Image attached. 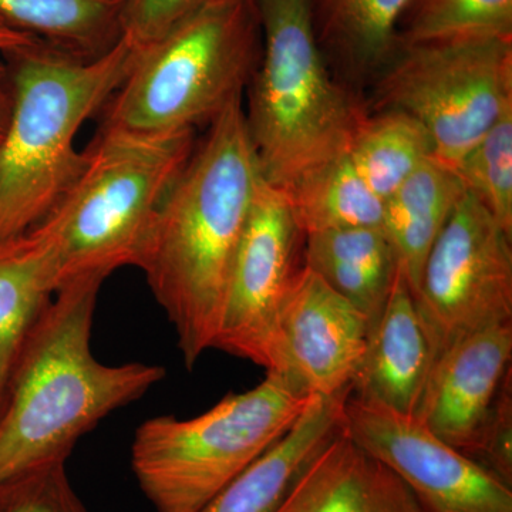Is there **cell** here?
<instances>
[{
	"label": "cell",
	"mask_w": 512,
	"mask_h": 512,
	"mask_svg": "<svg viewBox=\"0 0 512 512\" xmlns=\"http://www.w3.org/2000/svg\"><path fill=\"white\" fill-rule=\"evenodd\" d=\"M468 456L512 487V370L505 376L476 446Z\"/></svg>",
	"instance_id": "obj_28"
},
{
	"label": "cell",
	"mask_w": 512,
	"mask_h": 512,
	"mask_svg": "<svg viewBox=\"0 0 512 512\" xmlns=\"http://www.w3.org/2000/svg\"><path fill=\"white\" fill-rule=\"evenodd\" d=\"M214 0H123L121 36L143 49Z\"/></svg>",
	"instance_id": "obj_27"
},
{
	"label": "cell",
	"mask_w": 512,
	"mask_h": 512,
	"mask_svg": "<svg viewBox=\"0 0 512 512\" xmlns=\"http://www.w3.org/2000/svg\"><path fill=\"white\" fill-rule=\"evenodd\" d=\"M13 90L10 70L0 60V141L8 130L10 116H12Z\"/></svg>",
	"instance_id": "obj_30"
},
{
	"label": "cell",
	"mask_w": 512,
	"mask_h": 512,
	"mask_svg": "<svg viewBox=\"0 0 512 512\" xmlns=\"http://www.w3.org/2000/svg\"><path fill=\"white\" fill-rule=\"evenodd\" d=\"M305 265L370 322L389 299L399 261L382 227L332 229L305 235Z\"/></svg>",
	"instance_id": "obj_18"
},
{
	"label": "cell",
	"mask_w": 512,
	"mask_h": 512,
	"mask_svg": "<svg viewBox=\"0 0 512 512\" xmlns=\"http://www.w3.org/2000/svg\"><path fill=\"white\" fill-rule=\"evenodd\" d=\"M433 363L412 289L399 266L383 312L370 328L350 396L414 416Z\"/></svg>",
	"instance_id": "obj_14"
},
{
	"label": "cell",
	"mask_w": 512,
	"mask_h": 512,
	"mask_svg": "<svg viewBox=\"0 0 512 512\" xmlns=\"http://www.w3.org/2000/svg\"><path fill=\"white\" fill-rule=\"evenodd\" d=\"M369 333V319L305 268L276 318L268 372L309 397L350 392Z\"/></svg>",
	"instance_id": "obj_12"
},
{
	"label": "cell",
	"mask_w": 512,
	"mask_h": 512,
	"mask_svg": "<svg viewBox=\"0 0 512 512\" xmlns=\"http://www.w3.org/2000/svg\"><path fill=\"white\" fill-rule=\"evenodd\" d=\"M346 154L367 187L386 201L433 158V141L426 128L403 111H367Z\"/></svg>",
	"instance_id": "obj_22"
},
{
	"label": "cell",
	"mask_w": 512,
	"mask_h": 512,
	"mask_svg": "<svg viewBox=\"0 0 512 512\" xmlns=\"http://www.w3.org/2000/svg\"><path fill=\"white\" fill-rule=\"evenodd\" d=\"M412 0H315L320 46L345 82L372 84L399 46V28Z\"/></svg>",
	"instance_id": "obj_20"
},
{
	"label": "cell",
	"mask_w": 512,
	"mask_h": 512,
	"mask_svg": "<svg viewBox=\"0 0 512 512\" xmlns=\"http://www.w3.org/2000/svg\"><path fill=\"white\" fill-rule=\"evenodd\" d=\"M414 301L434 362L457 340L512 322V235L471 192L431 248Z\"/></svg>",
	"instance_id": "obj_9"
},
{
	"label": "cell",
	"mask_w": 512,
	"mask_h": 512,
	"mask_svg": "<svg viewBox=\"0 0 512 512\" xmlns=\"http://www.w3.org/2000/svg\"><path fill=\"white\" fill-rule=\"evenodd\" d=\"M312 397L268 372L192 419L160 416L138 427L131 468L157 512H197L282 439Z\"/></svg>",
	"instance_id": "obj_7"
},
{
	"label": "cell",
	"mask_w": 512,
	"mask_h": 512,
	"mask_svg": "<svg viewBox=\"0 0 512 512\" xmlns=\"http://www.w3.org/2000/svg\"><path fill=\"white\" fill-rule=\"evenodd\" d=\"M348 396L312 397L295 426L197 512H274L306 464L342 430Z\"/></svg>",
	"instance_id": "obj_16"
},
{
	"label": "cell",
	"mask_w": 512,
	"mask_h": 512,
	"mask_svg": "<svg viewBox=\"0 0 512 512\" xmlns=\"http://www.w3.org/2000/svg\"><path fill=\"white\" fill-rule=\"evenodd\" d=\"M512 39V0H412L399 43Z\"/></svg>",
	"instance_id": "obj_24"
},
{
	"label": "cell",
	"mask_w": 512,
	"mask_h": 512,
	"mask_svg": "<svg viewBox=\"0 0 512 512\" xmlns=\"http://www.w3.org/2000/svg\"><path fill=\"white\" fill-rule=\"evenodd\" d=\"M456 173L466 190L512 235V109L468 151Z\"/></svg>",
	"instance_id": "obj_25"
},
{
	"label": "cell",
	"mask_w": 512,
	"mask_h": 512,
	"mask_svg": "<svg viewBox=\"0 0 512 512\" xmlns=\"http://www.w3.org/2000/svg\"><path fill=\"white\" fill-rule=\"evenodd\" d=\"M305 268V234L288 197L262 178L235 255L212 349L268 372L276 318Z\"/></svg>",
	"instance_id": "obj_10"
},
{
	"label": "cell",
	"mask_w": 512,
	"mask_h": 512,
	"mask_svg": "<svg viewBox=\"0 0 512 512\" xmlns=\"http://www.w3.org/2000/svg\"><path fill=\"white\" fill-rule=\"evenodd\" d=\"M511 360L512 322L457 340L431 366L414 417L468 456L512 370Z\"/></svg>",
	"instance_id": "obj_13"
},
{
	"label": "cell",
	"mask_w": 512,
	"mask_h": 512,
	"mask_svg": "<svg viewBox=\"0 0 512 512\" xmlns=\"http://www.w3.org/2000/svg\"><path fill=\"white\" fill-rule=\"evenodd\" d=\"M285 194L305 235L383 224L384 201L367 187L348 154L316 168Z\"/></svg>",
	"instance_id": "obj_23"
},
{
	"label": "cell",
	"mask_w": 512,
	"mask_h": 512,
	"mask_svg": "<svg viewBox=\"0 0 512 512\" xmlns=\"http://www.w3.org/2000/svg\"><path fill=\"white\" fill-rule=\"evenodd\" d=\"M261 50L254 0H214L137 50L103 128L147 138L194 133L242 96Z\"/></svg>",
	"instance_id": "obj_6"
},
{
	"label": "cell",
	"mask_w": 512,
	"mask_h": 512,
	"mask_svg": "<svg viewBox=\"0 0 512 512\" xmlns=\"http://www.w3.org/2000/svg\"><path fill=\"white\" fill-rule=\"evenodd\" d=\"M262 50L245 120L265 183L288 190L348 153L367 114L320 46L315 0H254Z\"/></svg>",
	"instance_id": "obj_4"
},
{
	"label": "cell",
	"mask_w": 512,
	"mask_h": 512,
	"mask_svg": "<svg viewBox=\"0 0 512 512\" xmlns=\"http://www.w3.org/2000/svg\"><path fill=\"white\" fill-rule=\"evenodd\" d=\"M367 111L399 110L426 128L433 158L456 170L512 109V39L399 43Z\"/></svg>",
	"instance_id": "obj_8"
},
{
	"label": "cell",
	"mask_w": 512,
	"mask_h": 512,
	"mask_svg": "<svg viewBox=\"0 0 512 512\" xmlns=\"http://www.w3.org/2000/svg\"><path fill=\"white\" fill-rule=\"evenodd\" d=\"M342 431L393 471L426 512H512V487L414 416L346 397Z\"/></svg>",
	"instance_id": "obj_11"
},
{
	"label": "cell",
	"mask_w": 512,
	"mask_h": 512,
	"mask_svg": "<svg viewBox=\"0 0 512 512\" xmlns=\"http://www.w3.org/2000/svg\"><path fill=\"white\" fill-rule=\"evenodd\" d=\"M466 192L456 170L429 158L384 201L382 228L413 295L431 248Z\"/></svg>",
	"instance_id": "obj_19"
},
{
	"label": "cell",
	"mask_w": 512,
	"mask_h": 512,
	"mask_svg": "<svg viewBox=\"0 0 512 512\" xmlns=\"http://www.w3.org/2000/svg\"><path fill=\"white\" fill-rule=\"evenodd\" d=\"M0 512H89L66 473L53 464L0 488Z\"/></svg>",
	"instance_id": "obj_26"
},
{
	"label": "cell",
	"mask_w": 512,
	"mask_h": 512,
	"mask_svg": "<svg viewBox=\"0 0 512 512\" xmlns=\"http://www.w3.org/2000/svg\"><path fill=\"white\" fill-rule=\"evenodd\" d=\"M123 0H0V18L69 55L93 59L121 37Z\"/></svg>",
	"instance_id": "obj_21"
},
{
	"label": "cell",
	"mask_w": 512,
	"mask_h": 512,
	"mask_svg": "<svg viewBox=\"0 0 512 512\" xmlns=\"http://www.w3.org/2000/svg\"><path fill=\"white\" fill-rule=\"evenodd\" d=\"M136 55L121 36L93 59L46 43L9 56L13 106L0 141V241L37 227L76 183L86 163L77 134L119 90Z\"/></svg>",
	"instance_id": "obj_3"
},
{
	"label": "cell",
	"mask_w": 512,
	"mask_h": 512,
	"mask_svg": "<svg viewBox=\"0 0 512 512\" xmlns=\"http://www.w3.org/2000/svg\"><path fill=\"white\" fill-rule=\"evenodd\" d=\"M39 39L13 28L8 22L0 18V53L6 56H15L25 50L42 45Z\"/></svg>",
	"instance_id": "obj_29"
},
{
	"label": "cell",
	"mask_w": 512,
	"mask_h": 512,
	"mask_svg": "<svg viewBox=\"0 0 512 512\" xmlns=\"http://www.w3.org/2000/svg\"><path fill=\"white\" fill-rule=\"evenodd\" d=\"M194 148V133L147 138L101 127L84 150L76 183L39 224L55 247L60 288L74 279L106 281L117 269L140 268L158 215Z\"/></svg>",
	"instance_id": "obj_5"
},
{
	"label": "cell",
	"mask_w": 512,
	"mask_h": 512,
	"mask_svg": "<svg viewBox=\"0 0 512 512\" xmlns=\"http://www.w3.org/2000/svg\"><path fill=\"white\" fill-rule=\"evenodd\" d=\"M97 276L64 284L33 326L0 416V488L53 464L109 414L164 380L147 363L106 365L92 352Z\"/></svg>",
	"instance_id": "obj_2"
},
{
	"label": "cell",
	"mask_w": 512,
	"mask_h": 512,
	"mask_svg": "<svg viewBox=\"0 0 512 512\" xmlns=\"http://www.w3.org/2000/svg\"><path fill=\"white\" fill-rule=\"evenodd\" d=\"M262 175L242 96L210 123L164 202L141 261L188 369L214 346Z\"/></svg>",
	"instance_id": "obj_1"
},
{
	"label": "cell",
	"mask_w": 512,
	"mask_h": 512,
	"mask_svg": "<svg viewBox=\"0 0 512 512\" xmlns=\"http://www.w3.org/2000/svg\"><path fill=\"white\" fill-rule=\"evenodd\" d=\"M274 512H426L393 471L340 430Z\"/></svg>",
	"instance_id": "obj_15"
},
{
	"label": "cell",
	"mask_w": 512,
	"mask_h": 512,
	"mask_svg": "<svg viewBox=\"0 0 512 512\" xmlns=\"http://www.w3.org/2000/svg\"><path fill=\"white\" fill-rule=\"evenodd\" d=\"M60 288L52 239L37 227L0 241V416L33 326Z\"/></svg>",
	"instance_id": "obj_17"
}]
</instances>
